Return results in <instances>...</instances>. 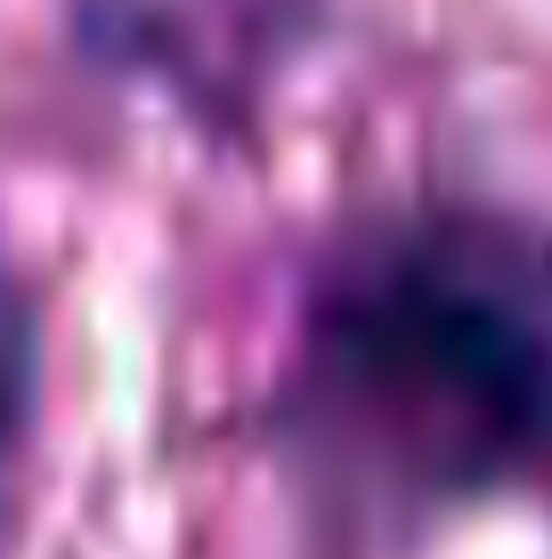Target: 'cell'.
Wrapping results in <instances>:
<instances>
[{
	"instance_id": "6da1fadb",
	"label": "cell",
	"mask_w": 552,
	"mask_h": 559,
	"mask_svg": "<svg viewBox=\"0 0 552 559\" xmlns=\"http://www.w3.org/2000/svg\"><path fill=\"white\" fill-rule=\"evenodd\" d=\"M309 390L374 471L471 495L552 454V260L488 219H423L317 300Z\"/></svg>"
},
{
	"instance_id": "7a4b0ae2",
	"label": "cell",
	"mask_w": 552,
	"mask_h": 559,
	"mask_svg": "<svg viewBox=\"0 0 552 559\" xmlns=\"http://www.w3.org/2000/svg\"><path fill=\"white\" fill-rule=\"evenodd\" d=\"M33 390H42V333L16 284H0V454L16 447V430L33 421Z\"/></svg>"
}]
</instances>
